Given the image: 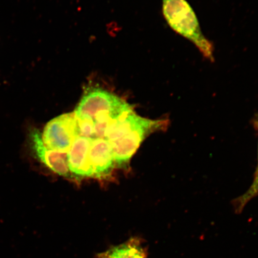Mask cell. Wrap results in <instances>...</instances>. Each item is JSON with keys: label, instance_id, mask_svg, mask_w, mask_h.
Segmentation results:
<instances>
[{"label": "cell", "instance_id": "10", "mask_svg": "<svg viewBox=\"0 0 258 258\" xmlns=\"http://www.w3.org/2000/svg\"><path fill=\"white\" fill-rule=\"evenodd\" d=\"M253 121L254 127L258 131V114L255 115V117H254ZM258 173V165L257 167V169H256L255 173Z\"/></svg>", "mask_w": 258, "mask_h": 258}, {"label": "cell", "instance_id": "2", "mask_svg": "<svg viewBox=\"0 0 258 258\" xmlns=\"http://www.w3.org/2000/svg\"><path fill=\"white\" fill-rule=\"evenodd\" d=\"M133 110L132 106L120 97L107 90L93 87L86 90L74 112L76 118L93 121L102 115H108L117 120Z\"/></svg>", "mask_w": 258, "mask_h": 258}, {"label": "cell", "instance_id": "4", "mask_svg": "<svg viewBox=\"0 0 258 258\" xmlns=\"http://www.w3.org/2000/svg\"><path fill=\"white\" fill-rule=\"evenodd\" d=\"M79 136L78 124L74 112L60 115L48 122L41 134L45 146L60 152H68Z\"/></svg>", "mask_w": 258, "mask_h": 258}, {"label": "cell", "instance_id": "11", "mask_svg": "<svg viewBox=\"0 0 258 258\" xmlns=\"http://www.w3.org/2000/svg\"><path fill=\"white\" fill-rule=\"evenodd\" d=\"M96 258H100V257H98V256H96Z\"/></svg>", "mask_w": 258, "mask_h": 258}, {"label": "cell", "instance_id": "7", "mask_svg": "<svg viewBox=\"0 0 258 258\" xmlns=\"http://www.w3.org/2000/svg\"><path fill=\"white\" fill-rule=\"evenodd\" d=\"M89 156L94 177L104 179L110 176L115 163L114 151L108 141L105 138H92Z\"/></svg>", "mask_w": 258, "mask_h": 258}, {"label": "cell", "instance_id": "6", "mask_svg": "<svg viewBox=\"0 0 258 258\" xmlns=\"http://www.w3.org/2000/svg\"><path fill=\"white\" fill-rule=\"evenodd\" d=\"M30 138L32 149L41 163L60 176L72 177L68 165L67 152L47 148L43 143L40 132L37 130L31 132Z\"/></svg>", "mask_w": 258, "mask_h": 258}, {"label": "cell", "instance_id": "1", "mask_svg": "<svg viewBox=\"0 0 258 258\" xmlns=\"http://www.w3.org/2000/svg\"><path fill=\"white\" fill-rule=\"evenodd\" d=\"M167 24L177 34L191 41L206 58L214 61V46L203 35L198 18L186 0H163Z\"/></svg>", "mask_w": 258, "mask_h": 258}, {"label": "cell", "instance_id": "9", "mask_svg": "<svg viewBox=\"0 0 258 258\" xmlns=\"http://www.w3.org/2000/svg\"><path fill=\"white\" fill-rule=\"evenodd\" d=\"M76 119L80 136L89 138H95L94 121L87 118Z\"/></svg>", "mask_w": 258, "mask_h": 258}, {"label": "cell", "instance_id": "8", "mask_svg": "<svg viewBox=\"0 0 258 258\" xmlns=\"http://www.w3.org/2000/svg\"><path fill=\"white\" fill-rule=\"evenodd\" d=\"M100 258H148L147 248L138 237L130 238L124 243L112 246L96 254Z\"/></svg>", "mask_w": 258, "mask_h": 258}, {"label": "cell", "instance_id": "5", "mask_svg": "<svg viewBox=\"0 0 258 258\" xmlns=\"http://www.w3.org/2000/svg\"><path fill=\"white\" fill-rule=\"evenodd\" d=\"M92 138L79 136L67 152L68 165L72 177L83 179L94 177L89 160Z\"/></svg>", "mask_w": 258, "mask_h": 258}, {"label": "cell", "instance_id": "3", "mask_svg": "<svg viewBox=\"0 0 258 258\" xmlns=\"http://www.w3.org/2000/svg\"><path fill=\"white\" fill-rule=\"evenodd\" d=\"M168 119L151 120L142 118L139 123L118 140L109 143L114 151L115 164L125 167L143 141L151 134L167 130Z\"/></svg>", "mask_w": 258, "mask_h": 258}]
</instances>
